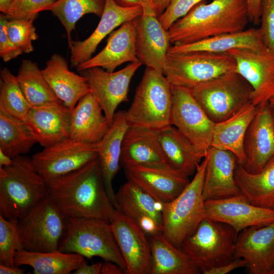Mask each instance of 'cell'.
<instances>
[{"instance_id": "6da1fadb", "label": "cell", "mask_w": 274, "mask_h": 274, "mask_svg": "<svg viewBox=\"0 0 274 274\" xmlns=\"http://www.w3.org/2000/svg\"><path fill=\"white\" fill-rule=\"evenodd\" d=\"M47 184L49 197L66 218L113 220L116 209L107 194L98 158Z\"/></svg>"}, {"instance_id": "7a4b0ae2", "label": "cell", "mask_w": 274, "mask_h": 274, "mask_svg": "<svg viewBox=\"0 0 274 274\" xmlns=\"http://www.w3.org/2000/svg\"><path fill=\"white\" fill-rule=\"evenodd\" d=\"M249 21L245 0L203 1L168 29L170 43L182 45L245 29Z\"/></svg>"}, {"instance_id": "3957f363", "label": "cell", "mask_w": 274, "mask_h": 274, "mask_svg": "<svg viewBox=\"0 0 274 274\" xmlns=\"http://www.w3.org/2000/svg\"><path fill=\"white\" fill-rule=\"evenodd\" d=\"M48 196L46 181L23 155L0 167V215L18 220Z\"/></svg>"}, {"instance_id": "277c9868", "label": "cell", "mask_w": 274, "mask_h": 274, "mask_svg": "<svg viewBox=\"0 0 274 274\" xmlns=\"http://www.w3.org/2000/svg\"><path fill=\"white\" fill-rule=\"evenodd\" d=\"M208 159L207 154L184 190L174 200L163 204L162 234L179 249L205 218L202 190Z\"/></svg>"}, {"instance_id": "5b68a950", "label": "cell", "mask_w": 274, "mask_h": 274, "mask_svg": "<svg viewBox=\"0 0 274 274\" xmlns=\"http://www.w3.org/2000/svg\"><path fill=\"white\" fill-rule=\"evenodd\" d=\"M60 251L80 254L87 259L99 257L113 262L126 273V266L111 223L102 220L68 218L59 247Z\"/></svg>"}, {"instance_id": "8992f818", "label": "cell", "mask_w": 274, "mask_h": 274, "mask_svg": "<svg viewBox=\"0 0 274 274\" xmlns=\"http://www.w3.org/2000/svg\"><path fill=\"white\" fill-rule=\"evenodd\" d=\"M172 85L165 75L146 67L126 117L129 124L156 130L172 125Z\"/></svg>"}, {"instance_id": "52a82bcc", "label": "cell", "mask_w": 274, "mask_h": 274, "mask_svg": "<svg viewBox=\"0 0 274 274\" xmlns=\"http://www.w3.org/2000/svg\"><path fill=\"white\" fill-rule=\"evenodd\" d=\"M237 234L229 225L204 218L196 230L184 239L180 249L204 274L234 259Z\"/></svg>"}, {"instance_id": "ba28073f", "label": "cell", "mask_w": 274, "mask_h": 274, "mask_svg": "<svg viewBox=\"0 0 274 274\" xmlns=\"http://www.w3.org/2000/svg\"><path fill=\"white\" fill-rule=\"evenodd\" d=\"M190 90L208 116L216 123L233 116L252 99L251 86L235 71Z\"/></svg>"}, {"instance_id": "9c48e42d", "label": "cell", "mask_w": 274, "mask_h": 274, "mask_svg": "<svg viewBox=\"0 0 274 274\" xmlns=\"http://www.w3.org/2000/svg\"><path fill=\"white\" fill-rule=\"evenodd\" d=\"M235 70V59L228 52L193 51L167 53L164 75L172 85L192 89Z\"/></svg>"}, {"instance_id": "30bf717a", "label": "cell", "mask_w": 274, "mask_h": 274, "mask_svg": "<svg viewBox=\"0 0 274 274\" xmlns=\"http://www.w3.org/2000/svg\"><path fill=\"white\" fill-rule=\"evenodd\" d=\"M67 218L48 196L18 220L23 249L34 252L59 250L66 229Z\"/></svg>"}, {"instance_id": "8fae6325", "label": "cell", "mask_w": 274, "mask_h": 274, "mask_svg": "<svg viewBox=\"0 0 274 274\" xmlns=\"http://www.w3.org/2000/svg\"><path fill=\"white\" fill-rule=\"evenodd\" d=\"M172 125L204 157L212 147L216 123L207 115L190 89L172 85Z\"/></svg>"}, {"instance_id": "7c38bea8", "label": "cell", "mask_w": 274, "mask_h": 274, "mask_svg": "<svg viewBox=\"0 0 274 274\" xmlns=\"http://www.w3.org/2000/svg\"><path fill=\"white\" fill-rule=\"evenodd\" d=\"M98 145L67 139L45 147L31 158L37 172L47 182L72 173L98 158Z\"/></svg>"}, {"instance_id": "4fadbf2b", "label": "cell", "mask_w": 274, "mask_h": 274, "mask_svg": "<svg viewBox=\"0 0 274 274\" xmlns=\"http://www.w3.org/2000/svg\"><path fill=\"white\" fill-rule=\"evenodd\" d=\"M142 64L131 62L118 71L108 72L100 67H94L80 72L84 76L99 103L111 125L116 109L123 102L128 101L131 80Z\"/></svg>"}, {"instance_id": "5bb4252c", "label": "cell", "mask_w": 274, "mask_h": 274, "mask_svg": "<svg viewBox=\"0 0 274 274\" xmlns=\"http://www.w3.org/2000/svg\"><path fill=\"white\" fill-rule=\"evenodd\" d=\"M228 53L235 59V71L252 88V102L258 106L269 102L274 96V53L267 48L234 49Z\"/></svg>"}, {"instance_id": "9a60e30c", "label": "cell", "mask_w": 274, "mask_h": 274, "mask_svg": "<svg viewBox=\"0 0 274 274\" xmlns=\"http://www.w3.org/2000/svg\"><path fill=\"white\" fill-rule=\"evenodd\" d=\"M205 218L226 224L238 234L252 226L274 223V209L251 203L243 195L204 201Z\"/></svg>"}, {"instance_id": "2e32d148", "label": "cell", "mask_w": 274, "mask_h": 274, "mask_svg": "<svg viewBox=\"0 0 274 274\" xmlns=\"http://www.w3.org/2000/svg\"><path fill=\"white\" fill-rule=\"evenodd\" d=\"M116 210L133 221L147 235L162 233L164 203L128 181L115 194Z\"/></svg>"}, {"instance_id": "e0dca14e", "label": "cell", "mask_w": 274, "mask_h": 274, "mask_svg": "<svg viewBox=\"0 0 274 274\" xmlns=\"http://www.w3.org/2000/svg\"><path fill=\"white\" fill-rule=\"evenodd\" d=\"M128 274H151L152 255L147 234L131 219L116 209L111 223Z\"/></svg>"}, {"instance_id": "ac0fdd59", "label": "cell", "mask_w": 274, "mask_h": 274, "mask_svg": "<svg viewBox=\"0 0 274 274\" xmlns=\"http://www.w3.org/2000/svg\"><path fill=\"white\" fill-rule=\"evenodd\" d=\"M143 13L141 6L124 7L115 0H105L100 20L93 32L83 41L72 40L68 43L70 49L71 67H77L90 59L98 45L118 26L136 19Z\"/></svg>"}, {"instance_id": "d6986e66", "label": "cell", "mask_w": 274, "mask_h": 274, "mask_svg": "<svg viewBox=\"0 0 274 274\" xmlns=\"http://www.w3.org/2000/svg\"><path fill=\"white\" fill-rule=\"evenodd\" d=\"M158 132V130L146 126L129 124L123 141L121 166L125 168L139 165L176 171L164 156Z\"/></svg>"}, {"instance_id": "ffe728a7", "label": "cell", "mask_w": 274, "mask_h": 274, "mask_svg": "<svg viewBox=\"0 0 274 274\" xmlns=\"http://www.w3.org/2000/svg\"><path fill=\"white\" fill-rule=\"evenodd\" d=\"M246 261L252 274H271L274 270V223L247 228L237 234L234 258Z\"/></svg>"}, {"instance_id": "44dd1931", "label": "cell", "mask_w": 274, "mask_h": 274, "mask_svg": "<svg viewBox=\"0 0 274 274\" xmlns=\"http://www.w3.org/2000/svg\"><path fill=\"white\" fill-rule=\"evenodd\" d=\"M245 168L260 171L274 156V118L268 102L257 106V110L246 134Z\"/></svg>"}, {"instance_id": "7402d4cb", "label": "cell", "mask_w": 274, "mask_h": 274, "mask_svg": "<svg viewBox=\"0 0 274 274\" xmlns=\"http://www.w3.org/2000/svg\"><path fill=\"white\" fill-rule=\"evenodd\" d=\"M136 19L135 47L139 61L164 74L171 46L168 31L155 13H143Z\"/></svg>"}, {"instance_id": "603a6c76", "label": "cell", "mask_w": 274, "mask_h": 274, "mask_svg": "<svg viewBox=\"0 0 274 274\" xmlns=\"http://www.w3.org/2000/svg\"><path fill=\"white\" fill-rule=\"evenodd\" d=\"M136 19L126 22L112 32L105 47L96 55L79 65L77 71L80 72L100 67L113 72L124 63L139 61L135 47Z\"/></svg>"}, {"instance_id": "cb8c5ba5", "label": "cell", "mask_w": 274, "mask_h": 274, "mask_svg": "<svg viewBox=\"0 0 274 274\" xmlns=\"http://www.w3.org/2000/svg\"><path fill=\"white\" fill-rule=\"evenodd\" d=\"M208 157L203 185L205 201L242 194L234 177L237 158L231 152L212 147Z\"/></svg>"}, {"instance_id": "d4e9b609", "label": "cell", "mask_w": 274, "mask_h": 274, "mask_svg": "<svg viewBox=\"0 0 274 274\" xmlns=\"http://www.w3.org/2000/svg\"><path fill=\"white\" fill-rule=\"evenodd\" d=\"M72 110L63 104L32 108L22 122L44 148L70 138Z\"/></svg>"}, {"instance_id": "484cf974", "label": "cell", "mask_w": 274, "mask_h": 274, "mask_svg": "<svg viewBox=\"0 0 274 274\" xmlns=\"http://www.w3.org/2000/svg\"><path fill=\"white\" fill-rule=\"evenodd\" d=\"M124 169L128 181L163 203L174 200L190 182L189 177L176 171L139 165Z\"/></svg>"}, {"instance_id": "4316f807", "label": "cell", "mask_w": 274, "mask_h": 274, "mask_svg": "<svg viewBox=\"0 0 274 274\" xmlns=\"http://www.w3.org/2000/svg\"><path fill=\"white\" fill-rule=\"evenodd\" d=\"M42 73L58 98L71 110L91 92L86 79L71 71L66 59L59 54L51 56Z\"/></svg>"}, {"instance_id": "83f0119b", "label": "cell", "mask_w": 274, "mask_h": 274, "mask_svg": "<svg viewBox=\"0 0 274 274\" xmlns=\"http://www.w3.org/2000/svg\"><path fill=\"white\" fill-rule=\"evenodd\" d=\"M129 125L126 111L116 112L109 129L98 143V158L104 184L108 196L115 209V193L112 182L121 166L122 146Z\"/></svg>"}, {"instance_id": "f1b7e54d", "label": "cell", "mask_w": 274, "mask_h": 274, "mask_svg": "<svg viewBox=\"0 0 274 274\" xmlns=\"http://www.w3.org/2000/svg\"><path fill=\"white\" fill-rule=\"evenodd\" d=\"M110 126L99 103L90 92L80 99L72 110L70 138L97 144Z\"/></svg>"}, {"instance_id": "f546056e", "label": "cell", "mask_w": 274, "mask_h": 274, "mask_svg": "<svg viewBox=\"0 0 274 274\" xmlns=\"http://www.w3.org/2000/svg\"><path fill=\"white\" fill-rule=\"evenodd\" d=\"M257 110L250 101L225 120L216 123L212 147L233 153L238 163L245 166L246 155L244 141L247 129Z\"/></svg>"}, {"instance_id": "4dcf8cb0", "label": "cell", "mask_w": 274, "mask_h": 274, "mask_svg": "<svg viewBox=\"0 0 274 274\" xmlns=\"http://www.w3.org/2000/svg\"><path fill=\"white\" fill-rule=\"evenodd\" d=\"M160 145L166 161L176 172L189 177L194 174L204 157L173 125L158 132Z\"/></svg>"}, {"instance_id": "1f68e13d", "label": "cell", "mask_w": 274, "mask_h": 274, "mask_svg": "<svg viewBox=\"0 0 274 274\" xmlns=\"http://www.w3.org/2000/svg\"><path fill=\"white\" fill-rule=\"evenodd\" d=\"M266 48L259 28H250L233 33L210 37L194 43L171 46L168 53L177 54L193 51L227 53L234 49L260 50Z\"/></svg>"}, {"instance_id": "d6a6232c", "label": "cell", "mask_w": 274, "mask_h": 274, "mask_svg": "<svg viewBox=\"0 0 274 274\" xmlns=\"http://www.w3.org/2000/svg\"><path fill=\"white\" fill-rule=\"evenodd\" d=\"M234 177L241 194L251 203L274 209V156L256 173L249 172L237 163Z\"/></svg>"}, {"instance_id": "836d02e7", "label": "cell", "mask_w": 274, "mask_h": 274, "mask_svg": "<svg viewBox=\"0 0 274 274\" xmlns=\"http://www.w3.org/2000/svg\"><path fill=\"white\" fill-rule=\"evenodd\" d=\"M84 260V257L80 254L59 250L40 252L23 249L16 253L14 264L16 266H30L35 274H69Z\"/></svg>"}, {"instance_id": "e575fe53", "label": "cell", "mask_w": 274, "mask_h": 274, "mask_svg": "<svg viewBox=\"0 0 274 274\" xmlns=\"http://www.w3.org/2000/svg\"><path fill=\"white\" fill-rule=\"evenodd\" d=\"M151 274H198L199 270L181 249L162 233L151 236Z\"/></svg>"}, {"instance_id": "d590c367", "label": "cell", "mask_w": 274, "mask_h": 274, "mask_svg": "<svg viewBox=\"0 0 274 274\" xmlns=\"http://www.w3.org/2000/svg\"><path fill=\"white\" fill-rule=\"evenodd\" d=\"M16 77L25 97L32 108L63 104L46 81L37 62L23 59Z\"/></svg>"}, {"instance_id": "8d00e7d4", "label": "cell", "mask_w": 274, "mask_h": 274, "mask_svg": "<svg viewBox=\"0 0 274 274\" xmlns=\"http://www.w3.org/2000/svg\"><path fill=\"white\" fill-rule=\"evenodd\" d=\"M36 143L22 122L0 110V150L14 158L27 153Z\"/></svg>"}, {"instance_id": "74e56055", "label": "cell", "mask_w": 274, "mask_h": 274, "mask_svg": "<svg viewBox=\"0 0 274 274\" xmlns=\"http://www.w3.org/2000/svg\"><path fill=\"white\" fill-rule=\"evenodd\" d=\"M32 107L25 97L16 76L6 67L0 72V110L23 122Z\"/></svg>"}, {"instance_id": "f35d334b", "label": "cell", "mask_w": 274, "mask_h": 274, "mask_svg": "<svg viewBox=\"0 0 274 274\" xmlns=\"http://www.w3.org/2000/svg\"><path fill=\"white\" fill-rule=\"evenodd\" d=\"M105 0H58L50 8L64 27L68 43L77 21L84 15L94 14L101 16Z\"/></svg>"}, {"instance_id": "ab89813d", "label": "cell", "mask_w": 274, "mask_h": 274, "mask_svg": "<svg viewBox=\"0 0 274 274\" xmlns=\"http://www.w3.org/2000/svg\"><path fill=\"white\" fill-rule=\"evenodd\" d=\"M23 249L18 230V220L6 219L0 215V264L15 266V254Z\"/></svg>"}, {"instance_id": "60d3db41", "label": "cell", "mask_w": 274, "mask_h": 274, "mask_svg": "<svg viewBox=\"0 0 274 274\" xmlns=\"http://www.w3.org/2000/svg\"><path fill=\"white\" fill-rule=\"evenodd\" d=\"M35 19L9 18L7 32L13 43L23 53L33 51L32 42L38 39L33 22Z\"/></svg>"}, {"instance_id": "b9f144b4", "label": "cell", "mask_w": 274, "mask_h": 274, "mask_svg": "<svg viewBox=\"0 0 274 274\" xmlns=\"http://www.w3.org/2000/svg\"><path fill=\"white\" fill-rule=\"evenodd\" d=\"M58 0H14L5 11L9 18L36 19L39 12L49 10Z\"/></svg>"}, {"instance_id": "7bdbcfd3", "label": "cell", "mask_w": 274, "mask_h": 274, "mask_svg": "<svg viewBox=\"0 0 274 274\" xmlns=\"http://www.w3.org/2000/svg\"><path fill=\"white\" fill-rule=\"evenodd\" d=\"M260 23L263 43L274 53V0H261Z\"/></svg>"}, {"instance_id": "ee69618b", "label": "cell", "mask_w": 274, "mask_h": 274, "mask_svg": "<svg viewBox=\"0 0 274 274\" xmlns=\"http://www.w3.org/2000/svg\"><path fill=\"white\" fill-rule=\"evenodd\" d=\"M204 0H171L164 11L158 18L166 30L177 20L185 16L194 6Z\"/></svg>"}, {"instance_id": "f6af8a7d", "label": "cell", "mask_w": 274, "mask_h": 274, "mask_svg": "<svg viewBox=\"0 0 274 274\" xmlns=\"http://www.w3.org/2000/svg\"><path fill=\"white\" fill-rule=\"evenodd\" d=\"M8 20L9 18L6 14L0 15V56L4 62H8L23 53L8 33Z\"/></svg>"}, {"instance_id": "bcb514c9", "label": "cell", "mask_w": 274, "mask_h": 274, "mask_svg": "<svg viewBox=\"0 0 274 274\" xmlns=\"http://www.w3.org/2000/svg\"><path fill=\"white\" fill-rule=\"evenodd\" d=\"M244 267H246V261L242 258L235 257L228 263L213 268L204 274H226L235 269Z\"/></svg>"}, {"instance_id": "7dc6e473", "label": "cell", "mask_w": 274, "mask_h": 274, "mask_svg": "<svg viewBox=\"0 0 274 274\" xmlns=\"http://www.w3.org/2000/svg\"><path fill=\"white\" fill-rule=\"evenodd\" d=\"M250 22L258 25L260 20L261 0H245Z\"/></svg>"}, {"instance_id": "c3c4849f", "label": "cell", "mask_w": 274, "mask_h": 274, "mask_svg": "<svg viewBox=\"0 0 274 274\" xmlns=\"http://www.w3.org/2000/svg\"><path fill=\"white\" fill-rule=\"evenodd\" d=\"M115 1L120 6L124 7L141 6L143 10V13L155 14L151 0H115Z\"/></svg>"}, {"instance_id": "681fc988", "label": "cell", "mask_w": 274, "mask_h": 274, "mask_svg": "<svg viewBox=\"0 0 274 274\" xmlns=\"http://www.w3.org/2000/svg\"><path fill=\"white\" fill-rule=\"evenodd\" d=\"M102 264L101 262H97L89 265L84 259L72 273L99 274L100 273Z\"/></svg>"}, {"instance_id": "f907efd6", "label": "cell", "mask_w": 274, "mask_h": 274, "mask_svg": "<svg viewBox=\"0 0 274 274\" xmlns=\"http://www.w3.org/2000/svg\"><path fill=\"white\" fill-rule=\"evenodd\" d=\"M125 273L123 269L117 264L110 261H105L102 264L100 273L102 274H122Z\"/></svg>"}, {"instance_id": "816d5d0a", "label": "cell", "mask_w": 274, "mask_h": 274, "mask_svg": "<svg viewBox=\"0 0 274 274\" xmlns=\"http://www.w3.org/2000/svg\"><path fill=\"white\" fill-rule=\"evenodd\" d=\"M171 0H151L152 7L158 17L168 6Z\"/></svg>"}, {"instance_id": "f5cc1de1", "label": "cell", "mask_w": 274, "mask_h": 274, "mask_svg": "<svg viewBox=\"0 0 274 274\" xmlns=\"http://www.w3.org/2000/svg\"><path fill=\"white\" fill-rule=\"evenodd\" d=\"M19 266H9L0 264V274H23L25 270Z\"/></svg>"}, {"instance_id": "db71d44e", "label": "cell", "mask_w": 274, "mask_h": 274, "mask_svg": "<svg viewBox=\"0 0 274 274\" xmlns=\"http://www.w3.org/2000/svg\"><path fill=\"white\" fill-rule=\"evenodd\" d=\"M13 159L0 150V167L8 166L11 165Z\"/></svg>"}, {"instance_id": "11a10c76", "label": "cell", "mask_w": 274, "mask_h": 274, "mask_svg": "<svg viewBox=\"0 0 274 274\" xmlns=\"http://www.w3.org/2000/svg\"><path fill=\"white\" fill-rule=\"evenodd\" d=\"M14 0H0V11L3 13Z\"/></svg>"}, {"instance_id": "9f6ffc18", "label": "cell", "mask_w": 274, "mask_h": 274, "mask_svg": "<svg viewBox=\"0 0 274 274\" xmlns=\"http://www.w3.org/2000/svg\"><path fill=\"white\" fill-rule=\"evenodd\" d=\"M268 102L272 109L274 111V96L270 99Z\"/></svg>"}, {"instance_id": "6f0895ef", "label": "cell", "mask_w": 274, "mask_h": 274, "mask_svg": "<svg viewBox=\"0 0 274 274\" xmlns=\"http://www.w3.org/2000/svg\"><path fill=\"white\" fill-rule=\"evenodd\" d=\"M271 274H274V270H273V271L272 272Z\"/></svg>"}]
</instances>
